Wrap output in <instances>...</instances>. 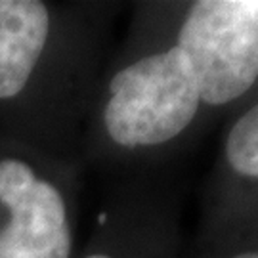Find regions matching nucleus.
<instances>
[{
    "instance_id": "f257e3e1",
    "label": "nucleus",
    "mask_w": 258,
    "mask_h": 258,
    "mask_svg": "<svg viewBox=\"0 0 258 258\" xmlns=\"http://www.w3.org/2000/svg\"><path fill=\"white\" fill-rule=\"evenodd\" d=\"M90 29L81 4L0 0V134L75 159L90 103Z\"/></svg>"
},
{
    "instance_id": "f03ea898",
    "label": "nucleus",
    "mask_w": 258,
    "mask_h": 258,
    "mask_svg": "<svg viewBox=\"0 0 258 258\" xmlns=\"http://www.w3.org/2000/svg\"><path fill=\"white\" fill-rule=\"evenodd\" d=\"M201 105L185 54L176 46L142 50L113 69L94 109V136L105 148L138 153L180 138Z\"/></svg>"
},
{
    "instance_id": "7ed1b4c3",
    "label": "nucleus",
    "mask_w": 258,
    "mask_h": 258,
    "mask_svg": "<svg viewBox=\"0 0 258 258\" xmlns=\"http://www.w3.org/2000/svg\"><path fill=\"white\" fill-rule=\"evenodd\" d=\"M77 159L0 134V258H75Z\"/></svg>"
},
{
    "instance_id": "20e7f679",
    "label": "nucleus",
    "mask_w": 258,
    "mask_h": 258,
    "mask_svg": "<svg viewBox=\"0 0 258 258\" xmlns=\"http://www.w3.org/2000/svg\"><path fill=\"white\" fill-rule=\"evenodd\" d=\"M174 42L191 65L201 103L233 102L258 79V12L250 2H194Z\"/></svg>"
},
{
    "instance_id": "39448f33",
    "label": "nucleus",
    "mask_w": 258,
    "mask_h": 258,
    "mask_svg": "<svg viewBox=\"0 0 258 258\" xmlns=\"http://www.w3.org/2000/svg\"><path fill=\"white\" fill-rule=\"evenodd\" d=\"M226 157L233 170L258 180V103L231 126L226 140Z\"/></svg>"
},
{
    "instance_id": "423d86ee",
    "label": "nucleus",
    "mask_w": 258,
    "mask_h": 258,
    "mask_svg": "<svg viewBox=\"0 0 258 258\" xmlns=\"http://www.w3.org/2000/svg\"><path fill=\"white\" fill-rule=\"evenodd\" d=\"M233 258H258V252H241V254Z\"/></svg>"
},
{
    "instance_id": "0eeeda50",
    "label": "nucleus",
    "mask_w": 258,
    "mask_h": 258,
    "mask_svg": "<svg viewBox=\"0 0 258 258\" xmlns=\"http://www.w3.org/2000/svg\"><path fill=\"white\" fill-rule=\"evenodd\" d=\"M250 4H252V8H254L258 12V2H250Z\"/></svg>"
}]
</instances>
